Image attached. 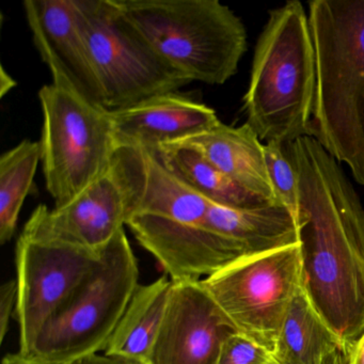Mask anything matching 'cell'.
Here are the masks:
<instances>
[{"label":"cell","instance_id":"cell-7","mask_svg":"<svg viewBox=\"0 0 364 364\" xmlns=\"http://www.w3.org/2000/svg\"><path fill=\"white\" fill-rule=\"evenodd\" d=\"M46 188L61 208L109 170L119 149L109 112L55 84L39 91Z\"/></svg>","mask_w":364,"mask_h":364},{"label":"cell","instance_id":"cell-10","mask_svg":"<svg viewBox=\"0 0 364 364\" xmlns=\"http://www.w3.org/2000/svg\"><path fill=\"white\" fill-rule=\"evenodd\" d=\"M99 251L20 236L16 245L20 353L31 355L40 332L95 269Z\"/></svg>","mask_w":364,"mask_h":364},{"label":"cell","instance_id":"cell-12","mask_svg":"<svg viewBox=\"0 0 364 364\" xmlns=\"http://www.w3.org/2000/svg\"><path fill=\"white\" fill-rule=\"evenodd\" d=\"M24 9L36 48L52 72L53 84L104 108L76 0H26Z\"/></svg>","mask_w":364,"mask_h":364},{"label":"cell","instance_id":"cell-26","mask_svg":"<svg viewBox=\"0 0 364 364\" xmlns=\"http://www.w3.org/2000/svg\"><path fill=\"white\" fill-rule=\"evenodd\" d=\"M346 355V364H364V333Z\"/></svg>","mask_w":364,"mask_h":364},{"label":"cell","instance_id":"cell-3","mask_svg":"<svg viewBox=\"0 0 364 364\" xmlns=\"http://www.w3.org/2000/svg\"><path fill=\"white\" fill-rule=\"evenodd\" d=\"M316 89V57L309 16L299 1L269 12L244 97L247 124L265 144L308 136Z\"/></svg>","mask_w":364,"mask_h":364},{"label":"cell","instance_id":"cell-28","mask_svg":"<svg viewBox=\"0 0 364 364\" xmlns=\"http://www.w3.org/2000/svg\"><path fill=\"white\" fill-rule=\"evenodd\" d=\"M347 355L344 349L338 348L329 353L321 364H346Z\"/></svg>","mask_w":364,"mask_h":364},{"label":"cell","instance_id":"cell-21","mask_svg":"<svg viewBox=\"0 0 364 364\" xmlns=\"http://www.w3.org/2000/svg\"><path fill=\"white\" fill-rule=\"evenodd\" d=\"M266 167L277 199L296 219L298 210V174L287 144H264Z\"/></svg>","mask_w":364,"mask_h":364},{"label":"cell","instance_id":"cell-9","mask_svg":"<svg viewBox=\"0 0 364 364\" xmlns=\"http://www.w3.org/2000/svg\"><path fill=\"white\" fill-rule=\"evenodd\" d=\"M201 281L236 331L274 353L301 287L299 244L242 257Z\"/></svg>","mask_w":364,"mask_h":364},{"label":"cell","instance_id":"cell-19","mask_svg":"<svg viewBox=\"0 0 364 364\" xmlns=\"http://www.w3.org/2000/svg\"><path fill=\"white\" fill-rule=\"evenodd\" d=\"M153 150L170 171L212 203L237 208L272 203L238 186L191 146L174 144Z\"/></svg>","mask_w":364,"mask_h":364},{"label":"cell","instance_id":"cell-15","mask_svg":"<svg viewBox=\"0 0 364 364\" xmlns=\"http://www.w3.org/2000/svg\"><path fill=\"white\" fill-rule=\"evenodd\" d=\"M178 144L197 150L230 180L272 203L277 199L266 167L264 144L250 125L234 127L219 122L210 131Z\"/></svg>","mask_w":364,"mask_h":364},{"label":"cell","instance_id":"cell-16","mask_svg":"<svg viewBox=\"0 0 364 364\" xmlns=\"http://www.w3.org/2000/svg\"><path fill=\"white\" fill-rule=\"evenodd\" d=\"M203 223L236 245L244 257L299 244L295 217L281 203L237 208L210 202Z\"/></svg>","mask_w":364,"mask_h":364},{"label":"cell","instance_id":"cell-5","mask_svg":"<svg viewBox=\"0 0 364 364\" xmlns=\"http://www.w3.org/2000/svg\"><path fill=\"white\" fill-rule=\"evenodd\" d=\"M139 287V267L124 229L104 248L95 269L44 326L31 355L74 364L104 350Z\"/></svg>","mask_w":364,"mask_h":364},{"label":"cell","instance_id":"cell-13","mask_svg":"<svg viewBox=\"0 0 364 364\" xmlns=\"http://www.w3.org/2000/svg\"><path fill=\"white\" fill-rule=\"evenodd\" d=\"M136 240L156 257L172 281L202 280L244 257L236 245L203 223L184 225L134 215L127 223Z\"/></svg>","mask_w":364,"mask_h":364},{"label":"cell","instance_id":"cell-8","mask_svg":"<svg viewBox=\"0 0 364 364\" xmlns=\"http://www.w3.org/2000/svg\"><path fill=\"white\" fill-rule=\"evenodd\" d=\"M146 178L144 150L119 146L109 170L61 208L40 204L21 236L99 251L105 248L135 212Z\"/></svg>","mask_w":364,"mask_h":364},{"label":"cell","instance_id":"cell-4","mask_svg":"<svg viewBox=\"0 0 364 364\" xmlns=\"http://www.w3.org/2000/svg\"><path fill=\"white\" fill-rule=\"evenodd\" d=\"M127 20L191 82L223 85L247 50L240 18L218 0H116Z\"/></svg>","mask_w":364,"mask_h":364},{"label":"cell","instance_id":"cell-23","mask_svg":"<svg viewBox=\"0 0 364 364\" xmlns=\"http://www.w3.org/2000/svg\"><path fill=\"white\" fill-rule=\"evenodd\" d=\"M16 301H18V282L9 280L4 283L0 289V342L7 336L9 330L10 319L16 313Z\"/></svg>","mask_w":364,"mask_h":364},{"label":"cell","instance_id":"cell-22","mask_svg":"<svg viewBox=\"0 0 364 364\" xmlns=\"http://www.w3.org/2000/svg\"><path fill=\"white\" fill-rule=\"evenodd\" d=\"M216 364H278L272 351L240 332L223 343Z\"/></svg>","mask_w":364,"mask_h":364},{"label":"cell","instance_id":"cell-20","mask_svg":"<svg viewBox=\"0 0 364 364\" xmlns=\"http://www.w3.org/2000/svg\"><path fill=\"white\" fill-rule=\"evenodd\" d=\"M40 142L23 140L0 159V242L14 237L25 199L41 161Z\"/></svg>","mask_w":364,"mask_h":364},{"label":"cell","instance_id":"cell-1","mask_svg":"<svg viewBox=\"0 0 364 364\" xmlns=\"http://www.w3.org/2000/svg\"><path fill=\"white\" fill-rule=\"evenodd\" d=\"M287 146L298 174L301 287L347 353L364 333V208L314 138Z\"/></svg>","mask_w":364,"mask_h":364},{"label":"cell","instance_id":"cell-25","mask_svg":"<svg viewBox=\"0 0 364 364\" xmlns=\"http://www.w3.org/2000/svg\"><path fill=\"white\" fill-rule=\"evenodd\" d=\"M1 364H57L53 362L46 361V360L40 359L33 355H25V353H8L4 357Z\"/></svg>","mask_w":364,"mask_h":364},{"label":"cell","instance_id":"cell-27","mask_svg":"<svg viewBox=\"0 0 364 364\" xmlns=\"http://www.w3.org/2000/svg\"><path fill=\"white\" fill-rule=\"evenodd\" d=\"M14 87H16V80L6 72L5 68L1 65V69H0V97H5Z\"/></svg>","mask_w":364,"mask_h":364},{"label":"cell","instance_id":"cell-6","mask_svg":"<svg viewBox=\"0 0 364 364\" xmlns=\"http://www.w3.org/2000/svg\"><path fill=\"white\" fill-rule=\"evenodd\" d=\"M76 5L104 109H124L191 84L127 20L116 0H76Z\"/></svg>","mask_w":364,"mask_h":364},{"label":"cell","instance_id":"cell-24","mask_svg":"<svg viewBox=\"0 0 364 364\" xmlns=\"http://www.w3.org/2000/svg\"><path fill=\"white\" fill-rule=\"evenodd\" d=\"M74 364H144L142 362L134 361V360L124 359V358L114 357V355H106L105 353H95L84 358Z\"/></svg>","mask_w":364,"mask_h":364},{"label":"cell","instance_id":"cell-11","mask_svg":"<svg viewBox=\"0 0 364 364\" xmlns=\"http://www.w3.org/2000/svg\"><path fill=\"white\" fill-rule=\"evenodd\" d=\"M234 332L201 280L172 281L165 318L146 364H216Z\"/></svg>","mask_w":364,"mask_h":364},{"label":"cell","instance_id":"cell-2","mask_svg":"<svg viewBox=\"0 0 364 364\" xmlns=\"http://www.w3.org/2000/svg\"><path fill=\"white\" fill-rule=\"evenodd\" d=\"M316 89L309 137L364 185V0H314Z\"/></svg>","mask_w":364,"mask_h":364},{"label":"cell","instance_id":"cell-18","mask_svg":"<svg viewBox=\"0 0 364 364\" xmlns=\"http://www.w3.org/2000/svg\"><path fill=\"white\" fill-rule=\"evenodd\" d=\"M338 348L344 349L340 338L316 312L300 287L283 321L272 353L274 359L278 364H321Z\"/></svg>","mask_w":364,"mask_h":364},{"label":"cell","instance_id":"cell-14","mask_svg":"<svg viewBox=\"0 0 364 364\" xmlns=\"http://www.w3.org/2000/svg\"><path fill=\"white\" fill-rule=\"evenodd\" d=\"M119 146L159 149L205 133L220 122L214 109L176 92L109 112Z\"/></svg>","mask_w":364,"mask_h":364},{"label":"cell","instance_id":"cell-17","mask_svg":"<svg viewBox=\"0 0 364 364\" xmlns=\"http://www.w3.org/2000/svg\"><path fill=\"white\" fill-rule=\"evenodd\" d=\"M171 287L167 277L139 285L104 353L146 364L163 325Z\"/></svg>","mask_w":364,"mask_h":364}]
</instances>
